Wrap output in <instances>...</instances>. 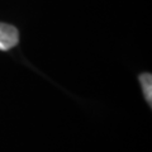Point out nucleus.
<instances>
[{
	"label": "nucleus",
	"instance_id": "2",
	"mask_svg": "<svg viewBox=\"0 0 152 152\" xmlns=\"http://www.w3.org/2000/svg\"><path fill=\"white\" fill-rule=\"evenodd\" d=\"M140 81L142 85V90H143V95L146 102L151 105L152 103V76L148 72H145L140 76Z\"/></svg>",
	"mask_w": 152,
	"mask_h": 152
},
{
	"label": "nucleus",
	"instance_id": "1",
	"mask_svg": "<svg viewBox=\"0 0 152 152\" xmlns=\"http://www.w3.org/2000/svg\"><path fill=\"white\" fill-rule=\"evenodd\" d=\"M19 42V33L15 27L0 23V51H9Z\"/></svg>",
	"mask_w": 152,
	"mask_h": 152
}]
</instances>
